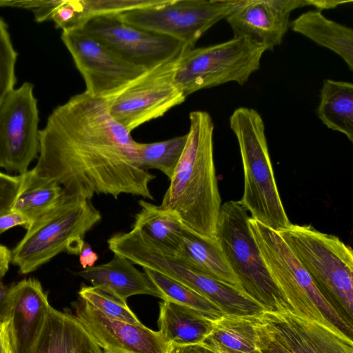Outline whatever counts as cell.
<instances>
[{"label": "cell", "instance_id": "83f0119b", "mask_svg": "<svg viewBox=\"0 0 353 353\" xmlns=\"http://www.w3.org/2000/svg\"><path fill=\"white\" fill-rule=\"evenodd\" d=\"M154 284L163 301L186 306L201 313L212 321H216L225 314L202 294L163 274L143 268Z\"/></svg>", "mask_w": 353, "mask_h": 353}, {"label": "cell", "instance_id": "e575fe53", "mask_svg": "<svg viewBox=\"0 0 353 353\" xmlns=\"http://www.w3.org/2000/svg\"><path fill=\"white\" fill-rule=\"evenodd\" d=\"M31 222L20 212L10 210L0 214V235L15 226H23L28 230L31 225Z\"/></svg>", "mask_w": 353, "mask_h": 353}, {"label": "cell", "instance_id": "ac0fdd59", "mask_svg": "<svg viewBox=\"0 0 353 353\" xmlns=\"http://www.w3.org/2000/svg\"><path fill=\"white\" fill-rule=\"evenodd\" d=\"M162 274L195 290L218 306L227 316H255L265 310L236 288L186 267L172 256L160 266Z\"/></svg>", "mask_w": 353, "mask_h": 353}, {"label": "cell", "instance_id": "f1b7e54d", "mask_svg": "<svg viewBox=\"0 0 353 353\" xmlns=\"http://www.w3.org/2000/svg\"><path fill=\"white\" fill-rule=\"evenodd\" d=\"M253 317L225 315L214 321L206 338L234 350L260 353Z\"/></svg>", "mask_w": 353, "mask_h": 353}, {"label": "cell", "instance_id": "60d3db41", "mask_svg": "<svg viewBox=\"0 0 353 353\" xmlns=\"http://www.w3.org/2000/svg\"><path fill=\"white\" fill-rule=\"evenodd\" d=\"M11 263V250L7 247L0 245V277L2 278L7 272Z\"/></svg>", "mask_w": 353, "mask_h": 353}, {"label": "cell", "instance_id": "2e32d148", "mask_svg": "<svg viewBox=\"0 0 353 353\" xmlns=\"http://www.w3.org/2000/svg\"><path fill=\"white\" fill-rule=\"evenodd\" d=\"M261 315L294 353H353L352 339L291 310L264 311Z\"/></svg>", "mask_w": 353, "mask_h": 353}, {"label": "cell", "instance_id": "f35d334b", "mask_svg": "<svg viewBox=\"0 0 353 353\" xmlns=\"http://www.w3.org/2000/svg\"><path fill=\"white\" fill-rule=\"evenodd\" d=\"M0 353H15L10 338L8 323H0Z\"/></svg>", "mask_w": 353, "mask_h": 353}, {"label": "cell", "instance_id": "d590c367", "mask_svg": "<svg viewBox=\"0 0 353 353\" xmlns=\"http://www.w3.org/2000/svg\"><path fill=\"white\" fill-rule=\"evenodd\" d=\"M79 255V263L83 269L94 266L99 259L98 254L86 241H84Z\"/></svg>", "mask_w": 353, "mask_h": 353}, {"label": "cell", "instance_id": "cb8c5ba5", "mask_svg": "<svg viewBox=\"0 0 353 353\" xmlns=\"http://www.w3.org/2000/svg\"><path fill=\"white\" fill-rule=\"evenodd\" d=\"M214 324V321L186 306L166 301L159 304V331L172 347L202 343Z\"/></svg>", "mask_w": 353, "mask_h": 353}, {"label": "cell", "instance_id": "52a82bcc", "mask_svg": "<svg viewBox=\"0 0 353 353\" xmlns=\"http://www.w3.org/2000/svg\"><path fill=\"white\" fill-rule=\"evenodd\" d=\"M250 216L239 201L221 205L216 238L243 292L266 312L291 310L272 280L249 226Z\"/></svg>", "mask_w": 353, "mask_h": 353}, {"label": "cell", "instance_id": "836d02e7", "mask_svg": "<svg viewBox=\"0 0 353 353\" xmlns=\"http://www.w3.org/2000/svg\"><path fill=\"white\" fill-rule=\"evenodd\" d=\"M21 175L0 172V214L12 209L21 185Z\"/></svg>", "mask_w": 353, "mask_h": 353}, {"label": "cell", "instance_id": "7c38bea8", "mask_svg": "<svg viewBox=\"0 0 353 353\" xmlns=\"http://www.w3.org/2000/svg\"><path fill=\"white\" fill-rule=\"evenodd\" d=\"M39 110L33 85L25 82L0 102V168L19 174L38 157Z\"/></svg>", "mask_w": 353, "mask_h": 353}, {"label": "cell", "instance_id": "ba28073f", "mask_svg": "<svg viewBox=\"0 0 353 353\" xmlns=\"http://www.w3.org/2000/svg\"><path fill=\"white\" fill-rule=\"evenodd\" d=\"M266 49L245 37L194 48L179 59L174 81L187 97L202 89L229 82L244 85L260 68Z\"/></svg>", "mask_w": 353, "mask_h": 353}, {"label": "cell", "instance_id": "9c48e42d", "mask_svg": "<svg viewBox=\"0 0 353 353\" xmlns=\"http://www.w3.org/2000/svg\"><path fill=\"white\" fill-rule=\"evenodd\" d=\"M236 3V0H163L119 17L131 26L175 39L193 49L201 36L225 19Z\"/></svg>", "mask_w": 353, "mask_h": 353}, {"label": "cell", "instance_id": "6da1fadb", "mask_svg": "<svg viewBox=\"0 0 353 353\" xmlns=\"http://www.w3.org/2000/svg\"><path fill=\"white\" fill-rule=\"evenodd\" d=\"M109 104L84 91L55 108L39 130L32 170L57 182L68 195L153 200L150 183L156 176L139 165L137 141L112 118Z\"/></svg>", "mask_w": 353, "mask_h": 353}, {"label": "cell", "instance_id": "8992f818", "mask_svg": "<svg viewBox=\"0 0 353 353\" xmlns=\"http://www.w3.org/2000/svg\"><path fill=\"white\" fill-rule=\"evenodd\" d=\"M248 222L269 273L293 312L352 339V326L321 294L279 233L250 216Z\"/></svg>", "mask_w": 353, "mask_h": 353}, {"label": "cell", "instance_id": "277c9868", "mask_svg": "<svg viewBox=\"0 0 353 353\" xmlns=\"http://www.w3.org/2000/svg\"><path fill=\"white\" fill-rule=\"evenodd\" d=\"M278 233L321 294L352 326V248L339 237L319 232L311 225L291 223Z\"/></svg>", "mask_w": 353, "mask_h": 353}, {"label": "cell", "instance_id": "ab89813d", "mask_svg": "<svg viewBox=\"0 0 353 353\" xmlns=\"http://www.w3.org/2000/svg\"><path fill=\"white\" fill-rule=\"evenodd\" d=\"M349 1L339 0H306L307 6H313L317 10H328L334 8L343 3H347Z\"/></svg>", "mask_w": 353, "mask_h": 353}, {"label": "cell", "instance_id": "484cf974", "mask_svg": "<svg viewBox=\"0 0 353 353\" xmlns=\"http://www.w3.org/2000/svg\"><path fill=\"white\" fill-rule=\"evenodd\" d=\"M20 175V188L11 210L32 223L57 205L65 193L57 182L37 174L32 169Z\"/></svg>", "mask_w": 353, "mask_h": 353}, {"label": "cell", "instance_id": "7a4b0ae2", "mask_svg": "<svg viewBox=\"0 0 353 353\" xmlns=\"http://www.w3.org/2000/svg\"><path fill=\"white\" fill-rule=\"evenodd\" d=\"M189 120L186 144L161 205L175 212L188 230L216 239L221 199L214 161V123L202 110L191 112Z\"/></svg>", "mask_w": 353, "mask_h": 353}, {"label": "cell", "instance_id": "5b68a950", "mask_svg": "<svg viewBox=\"0 0 353 353\" xmlns=\"http://www.w3.org/2000/svg\"><path fill=\"white\" fill-rule=\"evenodd\" d=\"M102 219L91 200L65 194L33 222L11 251V263L28 274L63 252L79 254L85 234Z\"/></svg>", "mask_w": 353, "mask_h": 353}, {"label": "cell", "instance_id": "9a60e30c", "mask_svg": "<svg viewBox=\"0 0 353 353\" xmlns=\"http://www.w3.org/2000/svg\"><path fill=\"white\" fill-rule=\"evenodd\" d=\"M304 6L306 0H236L225 19L233 37H245L272 50L290 28L291 12Z\"/></svg>", "mask_w": 353, "mask_h": 353}, {"label": "cell", "instance_id": "b9f144b4", "mask_svg": "<svg viewBox=\"0 0 353 353\" xmlns=\"http://www.w3.org/2000/svg\"><path fill=\"white\" fill-rule=\"evenodd\" d=\"M202 343H204L205 345H208L209 347L212 349L216 353H246V352H240V351H237V350H234L226 347L222 345L221 344H220L214 341L208 339L207 338L205 339V340Z\"/></svg>", "mask_w": 353, "mask_h": 353}, {"label": "cell", "instance_id": "74e56055", "mask_svg": "<svg viewBox=\"0 0 353 353\" xmlns=\"http://www.w3.org/2000/svg\"><path fill=\"white\" fill-rule=\"evenodd\" d=\"M171 353H216L203 343L183 346H173Z\"/></svg>", "mask_w": 353, "mask_h": 353}, {"label": "cell", "instance_id": "4fadbf2b", "mask_svg": "<svg viewBox=\"0 0 353 353\" xmlns=\"http://www.w3.org/2000/svg\"><path fill=\"white\" fill-rule=\"evenodd\" d=\"M61 40L83 78L85 91L94 97L111 99L148 71L120 59L80 28L62 31Z\"/></svg>", "mask_w": 353, "mask_h": 353}, {"label": "cell", "instance_id": "5bb4252c", "mask_svg": "<svg viewBox=\"0 0 353 353\" xmlns=\"http://www.w3.org/2000/svg\"><path fill=\"white\" fill-rule=\"evenodd\" d=\"M75 316L105 353H171L172 346L159 331L142 323L110 318L79 298Z\"/></svg>", "mask_w": 353, "mask_h": 353}, {"label": "cell", "instance_id": "4316f807", "mask_svg": "<svg viewBox=\"0 0 353 353\" xmlns=\"http://www.w3.org/2000/svg\"><path fill=\"white\" fill-rule=\"evenodd\" d=\"M132 228L139 229L170 252H179L184 229L179 216L172 210L143 199Z\"/></svg>", "mask_w": 353, "mask_h": 353}, {"label": "cell", "instance_id": "44dd1931", "mask_svg": "<svg viewBox=\"0 0 353 353\" xmlns=\"http://www.w3.org/2000/svg\"><path fill=\"white\" fill-rule=\"evenodd\" d=\"M77 274L96 287L125 302L133 295L147 294L161 299V294L146 274L128 259L114 254L107 263L83 269Z\"/></svg>", "mask_w": 353, "mask_h": 353}, {"label": "cell", "instance_id": "4dcf8cb0", "mask_svg": "<svg viewBox=\"0 0 353 353\" xmlns=\"http://www.w3.org/2000/svg\"><path fill=\"white\" fill-rule=\"evenodd\" d=\"M79 295V298L110 318L131 323H141L125 302L96 287L83 285Z\"/></svg>", "mask_w": 353, "mask_h": 353}, {"label": "cell", "instance_id": "8d00e7d4", "mask_svg": "<svg viewBox=\"0 0 353 353\" xmlns=\"http://www.w3.org/2000/svg\"><path fill=\"white\" fill-rule=\"evenodd\" d=\"M9 288L3 283L0 277V323H7L8 320Z\"/></svg>", "mask_w": 353, "mask_h": 353}, {"label": "cell", "instance_id": "7402d4cb", "mask_svg": "<svg viewBox=\"0 0 353 353\" xmlns=\"http://www.w3.org/2000/svg\"><path fill=\"white\" fill-rule=\"evenodd\" d=\"M174 256L192 270L225 283L244 293L216 238L201 236L185 227L180 249Z\"/></svg>", "mask_w": 353, "mask_h": 353}, {"label": "cell", "instance_id": "e0dca14e", "mask_svg": "<svg viewBox=\"0 0 353 353\" xmlns=\"http://www.w3.org/2000/svg\"><path fill=\"white\" fill-rule=\"evenodd\" d=\"M8 329L15 353H27L44 323L50 306L41 283L23 279L9 288Z\"/></svg>", "mask_w": 353, "mask_h": 353}, {"label": "cell", "instance_id": "30bf717a", "mask_svg": "<svg viewBox=\"0 0 353 353\" xmlns=\"http://www.w3.org/2000/svg\"><path fill=\"white\" fill-rule=\"evenodd\" d=\"M180 57L148 70L109 99L110 116L128 132L185 101L186 97L174 81Z\"/></svg>", "mask_w": 353, "mask_h": 353}, {"label": "cell", "instance_id": "d6a6232c", "mask_svg": "<svg viewBox=\"0 0 353 353\" xmlns=\"http://www.w3.org/2000/svg\"><path fill=\"white\" fill-rule=\"evenodd\" d=\"M261 314L253 317L260 353H294L280 334Z\"/></svg>", "mask_w": 353, "mask_h": 353}, {"label": "cell", "instance_id": "3957f363", "mask_svg": "<svg viewBox=\"0 0 353 353\" xmlns=\"http://www.w3.org/2000/svg\"><path fill=\"white\" fill-rule=\"evenodd\" d=\"M239 146L244 173L241 203L250 217L279 232L291 223L278 191L265 136L264 121L255 110L236 108L229 119Z\"/></svg>", "mask_w": 353, "mask_h": 353}, {"label": "cell", "instance_id": "f546056e", "mask_svg": "<svg viewBox=\"0 0 353 353\" xmlns=\"http://www.w3.org/2000/svg\"><path fill=\"white\" fill-rule=\"evenodd\" d=\"M187 137L185 134L161 141L137 142L136 153L139 165L147 170H158L170 180L182 156Z\"/></svg>", "mask_w": 353, "mask_h": 353}, {"label": "cell", "instance_id": "d6986e66", "mask_svg": "<svg viewBox=\"0 0 353 353\" xmlns=\"http://www.w3.org/2000/svg\"><path fill=\"white\" fill-rule=\"evenodd\" d=\"M163 0H38L32 10L37 22L52 21L62 31L81 27L88 20L162 3Z\"/></svg>", "mask_w": 353, "mask_h": 353}, {"label": "cell", "instance_id": "d4e9b609", "mask_svg": "<svg viewBox=\"0 0 353 353\" xmlns=\"http://www.w3.org/2000/svg\"><path fill=\"white\" fill-rule=\"evenodd\" d=\"M318 117L328 128L345 134L353 142V84L325 79L316 109Z\"/></svg>", "mask_w": 353, "mask_h": 353}, {"label": "cell", "instance_id": "8fae6325", "mask_svg": "<svg viewBox=\"0 0 353 353\" xmlns=\"http://www.w3.org/2000/svg\"><path fill=\"white\" fill-rule=\"evenodd\" d=\"M80 28L120 59L147 70L191 50L175 39L131 26L119 14L92 18Z\"/></svg>", "mask_w": 353, "mask_h": 353}, {"label": "cell", "instance_id": "ffe728a7", "mask_svg": "<svg viewBox=\"0 0 353 353\" xmlns=\"http://www.w3.org/2000/svg\"><path fill=\"white\" fill-rule=\"evenodd\" d=\"M27 353H105L74 316L50 306Z\"/></svg>", "mask_w": 353, "mask_h": 353}, {"label": "cell", "instance_id": "603a6c76", "mask_svg": "<svg viewBox=\"0 0 353 353\" xmlns=\"http://www.w3.org/2000/svg\"><path fill=\"white\" fill-rule=\"evenodd\" d=\"M290 28L315 43L339 55L353 71V30L351 28L327 19L320 10L301 14Z\"/></svg>", "mask_w": 353, "mask_h": 353}, {"label": "cell", "instance_id": "1f68e13d", "mask_svg": "<svg viewBox=\"0 0 353 353\" xmlns=\"http://www.w3.org/2000/svg\"><path fill=\"white\" fill-rule=\"evenodd\" d=\"M17 57L7 25L0 17V102L14 89Z\"/></svg>", "mask_w": 353, "mask_h": 353}]
</instances>
